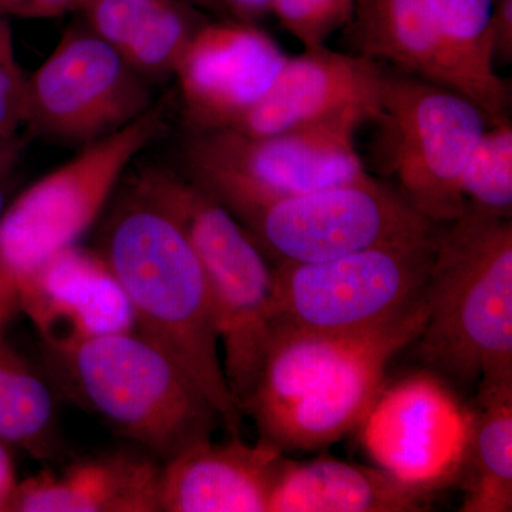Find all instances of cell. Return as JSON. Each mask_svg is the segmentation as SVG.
<instances>
[{"mask_svg":"<svg viewBox=\"0 0 512 512\" xmlns=\"http://www.w3.org/2000/svg\"><path fill=\"white\" fill-rule=\"evenodd\" d=\"M99 251L133 309L136 330L183 367L241 437L244 413L229 389L207 278L177 221L134 185L111 212Z\"/></svg>","mask_w":512,"mask_h":512,"instance_id":"1","label":"cell"},{"mask_svg":"<svg viewBox=\"0 0 512 512\" xmlns=\"http://www.w3.org/2000/svg\"><path fill=\"white\" fill-rule=\"evenodd\" d=\"M433 495L377 466L285 458L269 512H420L430 510Z\"/></svg>","mask_w":512,"mask_h":512,"instance_id":"19","label":"cell"},{"mask_svg":"<svg viewBox=\"0 0 512 512\" xmlns=\"http://www.w3.org/2000/svg\"><path fill=\"white\" fill-rule=\"evenodd\" d=\"M493 56L495 64L512 62V0H498L493 23Z\"/></svg>","mask_w":512,"mask_h":512,"instance_id":"27","label":"cell"},{"mask_svg":"<svg viewBox=\"0 0 512 512\" xmlns=\"http://www.w3.org/2000/svg\"><path fill=\"white\" fill-rule=\"evenodd\" d=\"M208 6L228 10L239 22H251L272 13L275 0H205Z\"/></svg>","mask_w":512,"mask_h":512,"instance_id":"28","label":"cell"},{"mask_svg":"<svg viewBox=\"0 0 512 512\" xmlns=\"http://www.w3.org/2000/svg\"><path fill=\"white\" fill-rule=\"evenodd\" d=\"M473 417L443 380L419 373L384 384L357 429L377 467L436 494L457 483Z\"/></svg>","mask_w":512,"mask_h":512,"instance_id":"12","label":"cell"},{"mask_svg":"<svg viewBox=\"0 0 512 512\" xmlns=\"http://www.w3.org/2000/svg\"><path fill=\"white\" fill-rule=\"evenodd\" d=\"M83 0H32V18H55L79 10Z\"/></svg>","mask_w":512,"mask_h":512,"instance_id":"30","label":"cell"},{"mask_svg":"<svg viewBox=\"0 0 512 512\" xmlns=\"http://www.w3.org/2000/svg\"><path fill=\"white\" fill-rule=\"evenodd\" d=\"M16 138H0V153L8 150V148L16 146Z\"/></svg>","mask_w":512,"mask_h":512,"instance_id":"35","label":"cell"},{"mask_svg":"<svg viewBox=\"0 0 512 512\" xmlns=\"http://www.w3.org/2000/svg\"><path fill=\"white\" fill-rule=\"evenodd\" d=\"M143 77L89 29L69 30L26 79L25 117L40 136L92 143L150 109Z\"/></svg>","mask_w":512,"mask_h":512,"instance_id":"11","label":"cell"},{"mask_svg":"<svg viewBox=\"0 0 512 512\" xmlns=\"http://www.w3.org/2000/svg\"><path fill=\"white\" fill-rule=\"evenodd\" d=\"M355 0H275L272 13L305 50L320 49L348 26Z\"/></svg>","mask_w":512,"mask_h":512,"instance_id":"25","label":"cell"},{"mask_svg":"<svg viewBox=\"0 0 512 512\" xmlns=\"http://www.w3.org/2000/svg\"><path fill=\"white\" fill-rule=\"evenodd\" d=\"M18 151L19 147L18 144H16V146L10 147L8 150L0 153V178H2L3 175L6 174V171L9 170L10 165L15 161V156Z\"/></svg>","mask_w":512,"mask_h":512,"instance_id":"32","label":"cell"},{"mask_svg":"<svg viewBox=\"0 0 512 512\" xmlns=\"http://www.w3.org/2000/svg\"><path fill=\"white\" fill-rule=\"evenodd\" d=\"M403 316L382 328L363 332L275 325L254 390L242 406V413L256 423L295 402L343 363L372 348Z\"/></svg>","mask_w":512,"mask_h":512,"instance_id":"20","label":"cell"},{"mask_svg":"<svg viewBox=\"0 0 512 512\" xmlns=\"http://www.w3.org/2000/svg\"><path fill=\"white\" fill-rule=\"evenodd\" d=\"M460 191L467 205L497 217L511 218V121L484 131L461 174Z\"/></svg>","mask_w":512,"mask_h":512,"instance_id":"24","label":"cell"},{"mask_svg":"<svg viewBox=\"0 0 512 512\" xmlns=\"http://www.w3.org/2000/svg\"><path fill=\"white\" fill-rule=\"evenodd\" d=\"M26 79L13 50L12 35L0 39V138L15 137L25 117Z\"/></svg>","mask_w":512,"mask_h":512,"instance_id":"26","label":"cell"},{"mask_svg":"<svg viewBox=\"0 0 512 512\" xmlns=\"http://www.w3.org/2000/svg\"><path fill=\"white\" fill-rule=\"evenodd\" d=\"M285 456L258 440H202L161 464L164 512H269Z\"/></svg>","mask_w":512,"mask_h":512,"instance_id":"17","label":"cell"},{"mask_svg":"<svg viewBox=\"0 0 512 512\" xmlns=\"http://www.w3.org/2000/svg\"><path fill=\"white\" fill-rule=\"evenodd\" d=\"M382 63L328 46L289 57L271 89L229 130L269 136L359 114L380 116Z\"/></svg>","mask_w":512,"mask_h":512,"instance_id":"15","label":"cell"},{"mask_svg":"<svg viewBox=\"0 0 512 512\" xmlns=\"http://www.w3.org/2000/svg\"><path fill=\"white\" fill-rule=\"evenodd\" d=\"M43 350L74 402L161 464L222 426L183 367L137 330Z\"/></svg>","mask_w":512,"mask_h":512,"instance_id":"3","label":"cell"},{"mask_svg":"<svg viewBox=\"0 0 512 512\" xmlns=\"http://www.w3.org/2000/svg\"><path fill=\"white\" fill-rule=\"evenodd\" d=\"M288 59L274 37L249 22L204 23L174 72L194 133L234 127Z\"/></svg>","mask_w":512,"mask_h":512,"instance_id":"13","label":"cell"},{"mask_svg":"<svg viewBox=\"0 0 512 512\" xmlns=\"http://www.w3.org/2000/svg\"><path fill=\"white\" fill-rule=\"evenodd\" d=\"M427 312L424 299L372 348L343 363L295 402L256 421L259 440L282 453L311 451L357 429L386 384L387 366L419 338Z\"/></svg>","mask_w":512,"mask_h":512,"instance_id":"14","label":"cell"},{"mask_svg":"<svg viewBox=\"0 0 512 512\" xmlns=\"http://www.w3.org/2000/svg\"><path fill=\"white\" fill-rule=\"evenodd\" d=\"M200 2H204L205 3V0H200Z\"/></svg>","mask_w":512,"mask_h":512,"instance_id":"36","label":"cell"},{"mask_svg":"<svg viewBox=\"0 0 512 512\" xmlns=\"http://www.w3.org/2000/svg\"><path fill=\"white\" fill-rule=\"evenodd\" d=\"M419 353L478 394L512 387V221L466 204L443 224Z\"/></svg>","mask_w":512,"mask_h":512,"instance_id":"2","label":"cell"},{"mask_svg":"<svg viewBox=\"0 0 512 512\" xmlns=\"http://www.w3.org/2000/svg\"><path fill=\"white\" fill-rule=\"evenodd\" d=\"M16 484L18 480H16L15 464L10 456L9 446L0 440V511H6V505Z\"/></svg>","mask_w":512,"mask_h":512,"instance_id":"29","label":"cell"},{"mask_svg":"<svg viewBox=\"0 0 512 512\" xmlns=\"http://www.w3.org/2000/svg\"><path fill=\"white\" fill-rule=\"evenodd\" d=\"M457 483L461 512L512 511V387L478 394Z\"/></svg>","mask_w":512,"mask_h":512,"instance_id":"22","label":"cell"},{"mask_svg":"<svg viewBox=\"0 0 512 512\" xmlns=\"http://www.w3.org/2000/svg\"><path fill=\"white\" fill-rule=\"evenodd\" d=\"M498 0H355L350 53L460 93L491 126L511 120V84L497 73L491 23Z\"/></svg>","mask_w":512,"mask_h":512,"instance_id":"5","label":"cell"},{"mask_svg":"<svg viewBox=\"0 0 512 512\" xmlns=\"http://www.w3.org/2000/svg\"><path fill=\"white\" fill-rule=\"evenodd\" d=\"M12 320L0 312V440L36 460H50L59 451L55 399L46 380L9 338Z\"/></svg>","mask_w":512,"mask_h":512,"instance_id":"21","label":"cell"},{"mask_svg":"<svg viewBox=\"0 0 512 512\" xmlns=\"http://www.w3.org/2000/svg\"><path fill=\"white\" fill-rule=\"evenodd\" d=\"M161 463L146 451L117 450L18 481L6 511L158 512Z\"/></svg>","mask_w":512,"mask_h":512,"instance_id":"18","label":"cell"},{"mask_svg":"<svg viewBox=\"0 0 512 512\" xmlns=\"http://www.w3.org/2000/svg\"><path fill=\"white\" fill-rule=\"evenodd\" d=\"M437 235L274 265V326L363 332L393 322L426 298Z\"/></svg>","mask_w":512,"mask_h":512,"instance_id":"9","label":"cell"},{"mask_svg":"<svg viewBox=\"0 0 512 512\" xmlns=\"http://www.w3.org/2000/svg\"><path fill=\"white\" fill-rule=\"evenodd\" d=\"M164 130V114L150 107L127 126L87 144L6 205L0 217V309L18 315L23 282L53 256L79 244L128 165Z\"/></svg>","mask_w":512,"mask_h":512,"instance_id":"6","label":"cell"},{"mask_svg":"<svg viewBox=\"0 0 512 512\" xmlns=\"http://www.w3.org/2000/svg\"><path fill=\"white\" fill-rule=\"evenodd\" d=\"M202 25L185 0H161L121 56L141 77L174 73L185 47Z\"/></svg>","mask_w":512,"mask_h":512,"instance_id":"23","label":"cell"},{"mask_svg":"<svg viewBox=\"0 0 512 512\" xmlns=\"http://www.w3.org/2000/svg\"><path fill=\"white\" fill-rule=\"evenodd\" d=\"M19 313L47 348L136 330L126 293L99 249H64L20 286Z\"/></svg>","mask_w":512,"mask_h":512,"instance_id":"16","label":"cell"},{"mask_svg":"<svg viewBox=\"0 0 512 512\" xmlns=\"http://www.w3.org/2000/svg\"><path fill=\"white\" fill-rule=\"evenodd\" d=\"M359 114L316 126L248 136L239 131L194 133L187 147L190 180L235 218L284 200L367 175L355 134Z\"/></svg>","mask_w":512,"mask_h":512,"instance_id":"8","label":"cell"},{"mask_svg":"<svg viewBox=\"0 0 512 512\" xmlns=\"http://www.w3.org/2000/svg\"><path fill=\"white\" fill-rule=\"evenodd\" d=\"M376 154L399 194L433 224L466 208L461 174L491 126L480 107L440 84L382 63Z\"/></svg>","mask_w":512,"mask_h":512,"instance_id":"7","label":"cell"},{"mask_svg":"<svg viewBox=\"0 0 512 512\" xmlns=\"http://www.w3.org/2000/svg\"><path fill=\"white\" fill-rule=\"evenodd\" d=\"M237 220L272 265L329 261L429 237L440 227L369 174L271 202Z\"/></svg>","mask_w":512,"mask_h":512,"instance_id":"10","label":"cell"},{"mask_svg":"<svg viewBox=\"0 0 512 512\" xmlns=\"http://www.w3.org/2000/svg\"><path fill=\"white\" fill-rule=\"evenodd\" d=\"M3 13L0 12V39H3V37L10 36L12 33H10V29L8 26V22H6L5 18H3Z\"/></svg>","mask_w":512,"mask_h":512,"instance_id":"34","label":"cell"},{"mask_svg":"<svg viewBox=\"0 0 512 512\" xmlns=\"http://www.w3.org/2000/svg\"><path fill=\"white\" fill-rule=\"evenodd\" d=\"M133 185L177 221L200 259L220 333L222 367L242 410L274 330V265L241 222L191 180L148 168Z\"/></svg>","mask_w":512,"mask_h":512,"instance_id":"4","label":"cell"},{"mask_svg":"<svg viewBox=\"0 0 512 512\" xmlns=\"http://www.w3.org/2000/svg\"><path fill=\"white\" fill-rule=\"evenodd\" d=\"M0 12L3 15L32 18V0H0Z\"/></svg>","mask_w":512,"mask_h":512,"instance_id":"31","label":"cell"},{"mask_svg":"<svg viewBox=\"0 0 512 512\" xmlns=\"http://www.w3.org/2000/svg\"><path fill=\"white\" fill-rule=\"evenodd\" d=\"M6 205H8V197H6L5 185H3L2 178H0V217H2Z\"/></svg>","mask_w":512,"mask_h":512,"instance_id":"33","label":"cell"}]
</instances>
